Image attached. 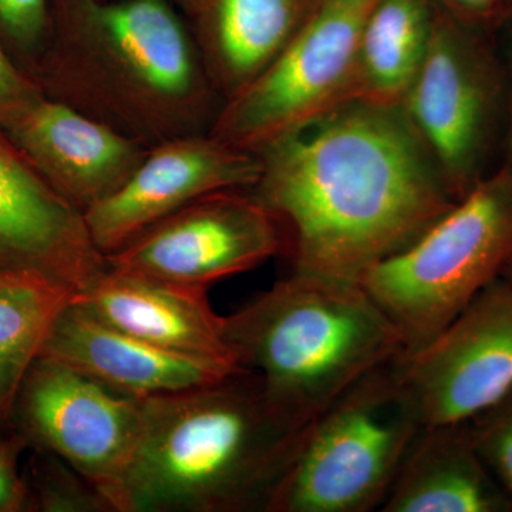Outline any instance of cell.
Here are the masks:
<instances>
[{
  "label": "cell",
  "mask_w": 512,
  "mask_h": 512,
  "mask_svg": "<svg viewBox=\"0 0 512 512\" xmlns=\"http://www.w3.org/2000/svg\"><path fill=\"white\" fill-rule=\"evenodd\" d=\"M293 271L359 282L457 198L400 104L349 100L256 153Z\"/></svg>",
  "instance_id": "obj_1"
},
{
  "label": "cell",
  "mask_w": 512,
  "mask_h": 512,
  "mask_svg": "<svg viewBox=\"0 0 512 512\" xmlns=\"http://www.w3.org/2000/svg\"><path fill=\"white\" fill-rule=\"evenodd\" d=\"M143 436L120 512H269L303 429L249 370L141 400Z\"/></svg>",
  "instance_id": "obj_2"
},
{
  "label": "cell",
  "mask_w": 512,
  "mask_h": 512,
  "mask_svg": "<svg viewBox=\"0 0 512 512\" xmlns=\"http://www.w3.org/2000/svg\"><path fill=\"white\" fill-rule=\"evenodd\" d=\"M46 73L50 97L147 147L208 133L221 107L167 0H70Z\"/></svg>",
  "instance_id": "obj_3"
},
{
  "label": "cell",
  "mask_w": 512,
  "mask_h": 512,
  "mask_svg": "<svg viewBox=\"0 0 512 512\" xmlns=\"http://www.w3.org/2000/svg\"><path fill=\"white\" fill-rule=\"evenodd\" d=\"M239 366L298 429L406 349L360 282L295 272L225 316Z\"/></svg>",
  "instance_id": "obj_4"
},
{
  "label": "cell",
  "mask_w": 512,
  "mask_h": 512,
  "mask_svg": "<svg viewBox=\"0 0 512 512\" xmlns=\"http://www.w3.org/2000/svg\"><path fill=\"white\" fill-rule=\"evenodd\" d=\"M511 266L512 164L501 163L413 244L359 282L392 320L409 355Z\"/></svg>",
  "instance_id": "obj_5"
},
{
  "label": "cell",
  "mask_w": 512,
  "mask_h": 512,
  "mask_svg": "<svg viewBox=\"0 0 512 512\" xmlns=\"http://www.w3.org/2000/svg\"><path fill=\"white\" fill-rule=\"evenodd\" d=\"M402 359L360 379L302 430L269 512L380 511L424 430Z\"/></svg>",
  "instance_id": "obj_6"
},
{
  "label": "cell",
  "mask_w": 512,
  "mask_h": 512,
  "mask_svg": "<svg viewBox=\"0 0 512 512\" xmlns=\"http://www.w3.org/2000/svg\"><path fill=\"white\" fill-rule=\"evenodd\" d=\"M488 35L437 6L429 50L400 103L457 200L503 148L507 79Z\"/></svg>",
  "instance_id": "obj_7"
},
{
  "label": "cell",
  "mask_w": 512,
  "mask_h": 512,
  "mask_svg": "<svg viewBox=\"0 0 512 512\" xmlns=\"http://www.w3.org/2000/svg\"><path fill=\"white\" fill-rule=\"evenodd\" d=\"M377 0H319L274 62L225 100L212 137L258 153L350 99L360 33Z\"/></svg>",
  "instance_id": "obj_8"
},
{
  "label": "cell",
  "mask_w": 512,
  "mask_h": 512,
  "mask_svg": "<svg viewBox=\"0 0 512 512\" xmlns=\"http://www.w3.org/2000/svg\"><path fill=\"white\" fill-rule=\"evenodd\" d=\"M143 406L56 360L39 357L23 380L12 429L82 474L120 512L143 436Z\"/></svg>",
  "instance_id": "obj_9"
},
{
  "label": "cell",
  "mask_w": 512,
  "mask_h": 512,
  "mask_svg": "<svg viewBox=\"0 0 512 512\" xmlns=\"http://www.w3.org/2000/svg\"><path fill=\"white\" fill-rule=\"evenodd\" d=\"M285 247L274 215L249 190L204 195L106 255L111 268L184 288L244 274Z\"/></svg>",
  "instance_id": "obj_10"
},
{
  "label": "cell",
  "mask_w": 512,
  "mask_h": 512,
  "mask_svg": "<svg viewBox=\"0 0 512 512\" xmlns=\"http://www.w3.org/2000/svg\"><path fill=\"white\" fill-rule=\"evenodd\" d=\"M424 427L470 423L512 392V278L504 275L400 360Z\"/></svg>",
  "instance_id": "obj_11"
},
{
  "label": "cell",
  "mask_w": 512,
  "mask_h": 512,
  "mask_svg": "<svg viewBox=\"0 0 512 512\" xmlns=\"http://www.w3.org/2000/svg\"><path fill=\"white\" fill-rule=\"evenodd\" d=\"M259 157L211 134L173 138L148 150L126 183L83 212L94 245L109 255L192 201L228 190H251Z\"/></svg>",
  "instance_id": "obj_12"
},
{
  "label": "cell",
  "mask_w": 512,
  "mask_h": 512,
  "mask_svg": "<svg viewBox=\"0 0 512 512\" xmlns=\"http://www.w3.org/2000/svg\"><path fill=\"white\" fill-rule=\"evenodd\" d=\"M20 157L79 211L117 190L151 147L39 90L0 106Z\"/></svg>",
  "instance_id": "obj_13"
},
{
  "label": "cell",
  "mask_w": 512,
  "mask_h": 512,
  "mask_svg": "<svg viewBox=\"0 0 512 512\" xmlns=\"http://www.w3.org/2000/svg\"><path fill=\"white\" fill-rule=\"evenodd\" d=\"M83 212L0 144V274H32L74 296L104 271Z\"/></svg>",
  "instance_id": "obj_14"
},
{
  "label": "cell",
  "mask_w": 512,
  "mask_h": 512,
  "mask_svg": "<svg viewBox=\"0 0 512 512\" xmlns=\"http://www.w3.org/2000/svg\"><path fill=\"white\" fill-rule=\"evenodd\" d=\"M40 357L137 400L215 383L245 370L160 348L109 325L74 301L57 316Z\"/></svg>",
  "instance_id": "obj_15"
},
{
  "label": "cell",
  "mask_w": 512,
  "mask_h": 512,
  "mask_svg": "<svg viewBox=\"0 0 512 512\" xmlns=\"http://www.w3.org/2000/svg\"><path fill=\"white\" fill-rule=\"evenodd\" d=\"M73 301L160 348L241 367L225 335V316L211 308L207 291L107 266Z\"/></svg>",
  "instance_id": "obj_16"
},
{
  "label": "cell",
  "mask_w": 512,
  "mask_h": 512,
  "mask_svg": "<svg viewBox=\"0 0 512 512\" xmlns=\"http://www.w3.org/2000/svg\"><path fill=\"white\" fill-rule=\"evenodd\" d=\"M382 512H512L481 460L468 423L424 427L404 458Z\"/></svg>",
  "instance_id": "obj_17"
},
{
  "label": "cell",
  "mask_w": 512,
  "mask_h": 512,
  "mask_svg": "<svg viewBox=\"0 0 512 512\" xmlns=\"http://www.w3.org/2000/svg\"><path fill=\"white\" fill-rule=\"evenodd\" d=\"M319 0H205L198 49L228 100L288 46Z\"/></svg>",
  "instance_id": "obj_18"
},
{
  "label": "cell",
  "mask_w": 512,
  "mask_h": 512,
  "mask_svg": "<svg viewBox=\"0 0 512 512\" xmlns=\"http://www.w3.org/2000/svg\"><path fill=\"white\" fill-rule=\"evenodd\" d=\"M433 0H377L357 45L349 100L400 104L429 50Z\"/></svg>",
  "instance_id": "obj_19"
},
{
  "label": "cell",
  "mask_w": 512,
  "mask_h": 512,
  "mask_svg": "<svg viewBox=\"0 0 512 512\" xmlns=\"http://www.w3.org/2000/svg\"><path fill=\"white\" fill-rule=\"evenodd\" d=\"M74 295L32 274H0V434L12 429L20 387Z\"/></svg>",
  "instance_id": "obj_20"
},
{
  "label": "cell",
  "mask_w": 512,
  "mask_h": 512,
  "mask_svg": "<svg viewBox=\"0 0 512 512\" xmlns=\"http://www.w3.org/2000/svg\"><path fill=\"white\" fill-rule=\"evenodd\" d=\"M35 450L23 476L28 488L26 511L114 512L106 497L82 474L55 454Z\"/></svg>",
  "instance_id": "obj_21"
},
{
  "label": "cell",
  "mask_w": 512,
  "mask_h": 512,
  "mask_svg": "<svg viewBox=\"0 0 512 512\" xmlns=\"http://www.w3.org/2000/svg\"><path fill=\"white\" fill-rule=\"evenodd\" d=\"M468 427L481 460L512 500V392Z\"/></svg>",
  "instance_id": "obj_22"
},
{
  "label": "cell",
  "mask_w": 512,
  "mask_h": 512,
  "mask_svg": "<svg viewBox=\"0 0 512 512\" xmlns=\"http://www.w3.org/2000/svg\"><path fill=\"white\" fill-rule=\"evenodd\" d=\"M47 26V0H0V29L20 46H35Z\"/></svg>",
  "instance_id": "obj_23"
},
{
  "label": "cell",
  "mask_w": 512,
  "mask_h": 512,
  "mask_svg": "<svg viewBox=\"0 0 512 512\" xmlns=\"http://www.w3.org/2000/svg\"><path fill=\"white\" fill-rule=\"evenodd\" d=\"M26 447V441L15 431L0 436V512L26 511L28 488L18 466L20 451Z\"/></svg>",
  "instance_id": "obj_24"
},
{
  "label": "cell",
  "mask_w": 512,
  "mask_h": 512,
  "mask_svg": "<svg viewBox=\"0 0 512 512\" xmlns=\"http://www.w3.org/2000/svg\"><path fill=\"white\" fill-rule=\"evenodd\" d=\"M448 15L468 23L491 30L501 25L503 0H433Z\"/></svg>",
  "instance_id": "obj_25"
},
{
  "label": "cell",
  "mask_w": 512,
  "mask_h": 512,
  "mask_svg": "<svg viewBox=\"0 0 512 512\" xmlns=\"http://www.w3.org/2000/svg\"><path fill=\"white\" fill-rule=\"evenodd\" d=\"M36 86L29 82L10 62L5 50L0 46V106L36 92Z\"/></svg>",
  "instance_id": "obj_26"
},
{
  "label": "cell",
  "mask_w": 512,
  "mask_h": 512,
  "mask_svg": "<svg viewBox=\"0 0 512 512\" xmlns=\"http://www.w3.org/2000/svg\"><path fill=\"white\" fill-rule=\"evenodd\" d=\"M504 67L505 79H507V109H505L503 163L512 164V33Z\"/></svg>",
  "instance_id": "obj_27"
},
{
  "label": "cell",
  "mask_w": 512,
  "mask_h": 512,
  "mask_svg": "<svg viewBox=\"0 0 512 512\" xmlns=\"http://www.w3.org/2000/svg\"><path fill=\"white\" fill-rule=\"evenodd\" d=\"M512 25V0H503V9H501V25Z\"/></svg>",
  "instance_id": "obj_28"
},
{
  "label": "cell",
  "mask_w": 512,
  "mask_h": 512,
  "mask_svg": "<svg viewBox=\"0 0 512 512\" xmlns=\"http://www.w3.org/2000/svg\"><path fill=\"white\" fill-rule=\"evenodd\" d=\"M505 275L510 276V278H512V266L510 269H508V272Z\"/></svg>",
  "instance_id": "obj_29"
}]
</instances>
